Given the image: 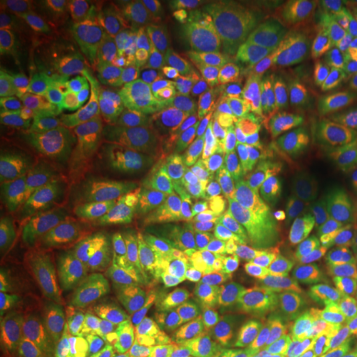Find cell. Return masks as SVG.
Segmentation results:
<instances>
[{
	"label": "cell",
	"instance_id": "cell-1",
	"mask_svg": "<svg viewBox=\"0 0 357 357\" xmlns=\"http://www.w3.org/2000/svg\"><path fill=\"white\" fill-rule=\"evenodd\" d=\"M178 82L223 159L234 169L242 167L245 124L261 83L245 53L243 20L234 13L213 50L185 58Z\"/></svg>",
	"mask_w": 357,
	"mask_h": 357
},
{
	"label": "cell",
	"instance_id": "cell-2",
	"mask_svg": "<svg viewBox=\"0 0 357 357\" xmlns=\"http://www.w3.org/2000/svg\"><path fill=\"white\" fill-rule=\"evenodd\" d=\"M207 189L217 195L225 211V245L215 261L204 266L185 283L153 288L149 298L154 312L171 323L187 321L199 312L220 305L242 288L250 287L247 260L248 207L218 171L207 182Z\"/></svg>",
	"mask_w": 357,
	"mask_h": 357
},
{
	"label": "cell",
	"instance_id": "cell-3",
	"mask_svg": "<svg viewBox=\"0 0 357 357\" xmlns=\"http://www.w3.org/2000/svg\"><path fill=\"white\" fill-rule=\"evenodd\" d=\"M243 48L260 78L283 93L310 75L329 73L300 20L283 8L243 22Z\"/></svg>",
	"mask_w": 357,
	"mask_h": 357
},
{
	"label": "cell",
	"instance_id": "cell-4",
	"mask_svg": "<svg viewBox=\"0 0 357 357\" xmlns=\"http://www.w3.org/2000/svg\"><path fill=\"white\" fill-rule=\"evenodd\" d=\"M250 287L270 311H284L311 273L301 240L278 223H247Z\"/></svg>",
	"mask_w": 357,
	"mask_h": 357
},
{
	"label": "cell",
	"instance_id": "cell-5",
	"mask_svg": "<svg viewBox=\"0 0 357 357\" xmlns=\"http://www.w3.org/2000/svg\"><path fill=\"white\" fill-rule=\"evenodd\" d=\"M139 185L159 194L199 184L207 185L217 172L212 144L197 128L178 126L153 136L131 153Z\"/></svg>",
	"mask_w": 357,
	"mask_h": 357
},
{
	"label": "cell",
	"instance_id": "cell-6",
	"mask_svg": "<svg viewBox=\"0 0 357 357\" xmlns=\"http://www.w3.org/2000/svg\"><path fill=\"white\" fill-rule=\"evenodd\" d=\"M263 357H357V318H307L268 311L257 326Z\"/></svg>",
	"mask_w": 357,
	"mask_h": 357
},
{
	"label": "cell",
	"instance_id": "cell-7",
	"mask_svg": "<svg viewBox=\"0 0 357 357\" xmlns=\"http://www.w3.org/2000/svg\"><path fill=\"white\" fill-rule=\"evenodd\" d=\"M258 319L255 293L245 287L220 305L184 321L190 357H253Z\"/></svg>",
	"mask_w": 357,
	"mask_h": 357
},
{
	"label": "cell",
	"instance_id": "cell-8",
	"mask_svg": "<svg viewBox=\"0 0 357 357\" xmlns=\"http://www.w3.org/2000/svg\"><path fill=\"white\" fill-rule=\"evenodd\" d=\"M71 357H190V339L176 323L149 314L108 333H66Z\"/></svg>",
	"mask_w": 357,
	"mask_h": 357
},
{
	"label": "cell",
	"instance_id": "cell-9",
	"mask_svg": "<svg viewBox=\"0 0 357 357\" xmlns=\"http://www.w3.org/2000/svg\"><path fill=\"white\" fill-rule=\"evenodd\" d=\"M311 268L357 283V204L349 197L307 213L296 229Z\"/></svg>",
	"mask_w": 357,
	"mask_h": 357
},
{
	"label": "cell",
	"instance_id": "cell-10",
	"mask_svg": "<svg viewBox=\"0 0 357 357\" xmlns=\"http://www.w3.org/2000/svg\"><path fill=\"white\" fill-rule=\"evenodd\" d=\"M50 248L61 266L86 276L89 291L139 293L154 280L146 265L128 258L113 240L66 231Z\"/></svg>",
	"mask_w": 357,
	"mask_h": 357
},
{
	"label": "cell",
	"instance_id": "cell-11",
	"mask_svg": "<svg viewBox=\"0 0 357 357\" xmlns=\"http://www.w3.org/2000/svg\"><path fill=\"white\" fill-rule=\"evenodd\" d=\"M312 48L323 56L329 75L346 77L357 68V7L349 0L312 3L301 22Z\"/></svg>",
	"mask_w": 357,
	"mask_h": 357
},
{
	"label": "cell",
	"instance_id": "cell-12",
	"mask_svg": "<svg viewBox=\"0 0 357 357\" xmlns=\"http://www.w3.org/2000/svg\"><path fill=\"white\" fill-rule=\"evenodd\" d=\"M245 197L258 212L288 217L310 171L293 169L270 155H245Z\"/></svg>",
	"mask_w": 357,
	"mask_h": 357
},
{
	"label": "cell",
	"instance_id": "cell-13",
	"mask_svg": "<svg viewBox=\"0 0 357 357\" xmlns=\"http://www.w3.org/2000/svg\"><path fill=\"white\" fill-rule=\"evenodd\" d=\"M293 139L294 124L287 93L280 91L261 79L257 101L245 124L243 158L245 155L280 158V154Z\"/></svg>",
	"mask_w": 357,
	"mask_h": 357
},
{
	"label": "cell",
	"instance_id": "cell-14",
	"mask_svg": "<svg viewBox=\"0 0 357 357\" xmlns=\"http://www.w3.org/2000/svg\"><path fill=\"white\" fill-rule=\"evenodd\" d=\"M137 199V189H121L109 181L88 184L75 200L68 231L96 238L113 240V236Z\"/></svg>",
	"mask_w": 357,
	"mask_h": 357
},
{
	"label": "cell",
	"instance_id": "cell-15",
	"mask_svg": "<svg viewBox=\"0 0 357 357\" xmlns=\"http://www.w3.org/2000/svg\"><path fill=\"white\" fill-rule=\"evenodd\" d=\"M231 15L212 0H178L171 2L169 25L185 58H195L220 43Z\"/></svg>",
	"mask_w": 357,
	"mask_h": 357
},
{
	"label": "cell",
	"instance_id": "cell-16",
	"mask_svg": "<svg viewBox=\"0 0 357 357\" xmlns=\"http://www.w3.org/2000/svg\"><path fill=\"white\" fill-rule=\"evenodd\" d=\"M155 314L149 296L134 291H88L66 333H108Z\"/></svg>",
	"mask_w": 357,
	"mask_h": 357
},
{
	"label": "cell",
	"instance_id": "cell-17",
	"mask_svg": "<svg viewBox=\"0 0 357 357\" xmlns=\"http://www.w3.org/2000/svg\"><path fill=\"white\" fill-rule=\"evenodd\" d=\"M0 132L2 137H26L42 149L43 102L30 77L0 73Z\"/></svg>",
	"mask_w": 357,
	"mask_h": 357
},
{
	"label": "cell",
	"instance_id": "cell-18",
	"mask_svg": "<svg viewBox=\"0 0 357 357\" xmlns=\"http://www.w3.org/2000/svg\"><path fill=\"white\" fill-rule=\"evenodd\" d=\"M84 3L71 0H12L2 2V26L45 38L83 30Z\"/></svg>",
	"mask_w": 357,
	"mask_h": 357
},
{
	"label": "cell",
	"instance_id": "cell-19",
	"mask_svg": "<svg viewBox=\"0 0 357 357\" xmlns=\"http://www.w3.org/2000/svg\"><path fill=\"white\" fill-rule=\"evenodd\" d=\"M284 311L307 318H357V283L312 270Z\"/></svg>",
	"mask_w": 357,
	"mask_h": 357
},
{
	"label": "cell",
	"instance_id": "cell-20",
	"mask_svg": "<svg viewBox=\"0 0 357 357\" xmlns=\"http://www.w3.org/2000/svg\"><path fill=\"white\" fill-rule=\"evenodd\" d=\"M2 310L29 318L71 324L78 314V301H63L45 287L42 276L25 278L2 273L0 281Z\"/></svg>",
	"mask_w": 357,
	"mask_h": 357
},
{
	"label": "cell",
	"instance_id": "cell-21",
	"mask_svg": "<svg viewBox=\"0 0 357 357\" xmlns=\"http://www.w3.org/2000/svg\"><path fill=\"white\" fill-rule=\"evenodd\" d=\"M68 58L84 77L102 83H121L126 70L118 56L105 43L84 30L48 35L43 38Z\"/></svg>",
	"mask_w": 357,
	"mask_h": 357
},
{
	"label": "cell",
	"instance_id": "cell-22",
	"mask_svg": "<svg viewBox=\"0 0 357 357\" xmlns=\"http://www.w3.org/2000/svg\"><path fill=\"white\" fill-rule=\"evenodd\" d=\"M42 238V225L35 215L25 184L2 174L0 178V240L2 243Z\"/></svg>",
	"mask_w": 357,
	"mask_h": 357
},
{
	"label": "cell",
	"instance_id": "cell-23",
	"mask_svg": "<svg viewBox=\"0 0 357 357\" xmlns=\"http://www.w3.org/2000/svg\"><path fill=\"white\" fill-rule=\"evenodd\" d=\"M351 172V167L339 158L311 169L288 217L305 215L344 199Z\"/></svg>",
	"mask_w": 357,
	"mask_h": 357
},
{
	"label": "cell",
	"instance_id": "cell-24",
	"mask_svg": "<svg viewBox=\"0 0 357 357\" xmlns=\"http://www.w3.org/2000/svg\"><path fill=\"white\" fill-rule=\"evenodd\" d=\"M106 19L134 38L154 40L169 24L171 2L164 0H114L101 3Z\"/></svg>",
	"mask_w": 357,
	"mask_h": 357
},
{
	"label": "cell",
	"instance_id": "cell-25",
	"mask_svg": "<svg viewBox=\"0 0 357 357\" xmlns=\"http://www.w3.org/2000/svg\"><path fill=\"white\" fill-rule=\"evenodd\" d=\"M50 43L35 35L2 26L0 33V73H19L32 78L50 70Z\"/></svg>",
	"mask_w": 357,
	"mask_h": 357
},
{
	"label": "cell",
	"instance_id": "cell-26",
	"mask_svg": "<svg viewBox=\"0 0 357 357\" xmlns=\"http://www.w3.org/2000/svg\"><path fill=\"white\" fill-rule=\"evenodd\" d=\"M342 83L344 77H329L328 86L312 118L307 139L316 146L319 154V166L339 158L337 136L341 131L344 118H342Z\"/></svg>",
	"mask_w": 357,
	"mask_h": 357
},
{
	"label": "cell",
	"instance_id": "cell-27",
	"mask_svg": "<svg viewBox=\"0 0 357 357\" xmlns=\"http://www.w3.org/2000/svg\"><path fill=\"white\" fill-rule=\"evenodd\" d=\"M32 200L35 215L42 225V242L47 245L55 243L60 236L68 231L70 218L73 215L75 202L68 194L55 182L47 184H25Z\"/></svg>",
	"mask_w": 357,
	"mask_h": 357
},
{
	"label": "cell",
	"instance_id": "cell-28",
	"mask_svg": "<svg viewBox=\"0 0 357 357\" xmlns=\"http://www.w3.org/2000/svg\"><path fill=\"white\" fill-rule=\"evenodd\" d=\"M149 275L166 273L172 276L197 275L204 265L195 253L192 235L187 231L171 227L160 236L154 257L146 263Z\"/></svg>",
	"mask_w": 357,
	"mask_h": 357
},
{
	"label": "cell",
	"instance_id": "cell-29",
	"mask_svg": "<svg viewBox=\"0 0 357 357\" xmlns=\"http://www.w3.org/2000/svg\"><path fill=\"white\" fill-rule=\"evenodd\" d=\"M50 250L35 240L2 243L0 247V265L3 275L25 276V278L45 276L60 266Z\"/></svg>",
	"mask_w": 357,
	"mask_h": 357
},
{
	"label": "cell",
	"instance_id": "cell-30",
	"mask_svg": "<svg viewBox=\"0 0 357 357\" xmlns=\"http://www.w3.org/2000/svg\"><path fill=\"white\" fill-rule=\"evenodd\" d=\"M329 77H331L329 73L310 75V77L300 79L287 91L296 139H306L307 134H310L312 118H314L321 98L324 95V89L328 86Z\"/></svg>",
	"mask_w": 357,
	"mask_h": 357
},
{
	"label": "cell",
	"instance_id": "cell-31",
	"mask_svg": "<svg viewBox=\"0 0 357 357\" xmlns=\"http://www.w3.org/2000/svg\"><path fill=\"white\" fill-rule=\"evenodd\" d=\"M217 207H220V200L212 190L194 189L171 200L166 205V212L172 227L194 235Z\"/></svg>",
	"mask_w": 357,
	"mask_h": 357
},
{
	"label": "cell",
	"instance_id": "cell-32",
	"mask_svg": "<svg viewBox=\"0 0 357 357\" xmlns=\"http://www.w3.org/2000/svg\"><path fill=\"white\" fill-rule=\"evenodd\" d=\"M42 280L45 287L63 301H78L79 298H83L91 289V284H89L86 276L61 265L56 270H53L52 273L42 276Z\"/></svg>",
	"mask_w": 357,
	"mask_h": 357
},
{
	"label": "cell",
	"instance_id": "cell-33",
	"mask_svg": "<svg viewBox=\"0 0 357 357\" xmlns=\"http://www.w3.org/2000/svg\"><path fill=\"white\" fill-rule=\"evenodd\" d=\"M225 222V211H222V207H217L215 211L211 213V217L205 220L204 225L192 235L195 253H197L202 265H205V263L211 260L213 253L217 252V248L220 247L222 236L223 234H227Z\"/></svg>",
	"mask_w": 357,
	"mask_h": 357
},
{
	"label": "cell",
	"instance_id": "cell-34",
	"mask_svg": "<svg viewBox=\"0 0 357 357\" xmlns=\"http://www.w3.org/2000/svg\"><path fill=\"white\" fill-rule=\"evenodd\" d=\"M281 162L293 169H301V171H311V169L319 166V154L316 146L307 139H294L278 158Z\"/></svg>",
	"mask_w": 357,
	"mask_h": 357
},
{
	"label": "cell",
	"instance_id": "cell-35",
	"mask_svg": "<svg viewBox=\"0 0 357 357\" xmlns=\"http://www.w3.org/2000/svg\"><path fill=\"white\" fill-rule=\"evenodd\" d=\"M339 159L354 171L357 167V123H344L337 136Z\"/></svg>",
	"mask_w": 357,
	"mask_h": 357
},
{
	"label": "cell",
	"instance_id": "cell-36",
	"mask_svg": "<svg viewBox=\"0 0 357 357\" xmlns=\"http://www.w3.org/2000/svg\"><path fill=\"white\" fill-rule=\"evenodd\" d=\"M341 109L344 123H357V68L347 71L344 77Z\"/></svg>",
	"mask_w": 357,
	"mask_h": 357
},
{
	"label": "cell",
	"instance_id": "cell-37",
	"mask_svg": "<svg viewBox=\"0 0 357 357\" xmlns=\"http://www.w3.org/2000/svg\"><path fill=\"white\" fill-rule=\"evenodd\" d=\"M347 197L357 204V171L351 172L349 187H347Z\"/></svg>",
	"mask_w": 357,
	"mask_h": 357
},
{
	"label": "cell",
	"instance_id": "cell-38",
	"mask_svg": "<svg viewBox=\"0 0 357 357\" xmlns=\"http://www.w3.org/2000/svg\"><path fill=\"white\" fill-rule=\"evenodd\" d=\"M354 3H356V7H357V0H356V2H354Z\"/></svg>",
	"mask_w": 357,
	"mask_h": 357
},
{
	"label": "cell",
	"instance_id": "cell-39",
	"mask_svg": "<svg viewBox=\"0 0 357 357\" xmlns=\"http://www.w3.org/2000/svg\"><path fill=\"white\" fill-rule=\"evenodd\" d=\"M354 171H357V167H356V169H354ZM354 171H352V172H354Z\"/></svg>",
	"mask_w": 357,
	"mask_h": 357
}]
</instances>
